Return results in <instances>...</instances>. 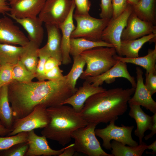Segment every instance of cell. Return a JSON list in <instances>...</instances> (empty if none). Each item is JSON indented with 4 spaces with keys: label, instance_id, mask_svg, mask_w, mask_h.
Wrapping results in <instances>:
<instances>
[{
    "label": "cell",
    "instance_id": "obj_1",
    "mask_svg": "<svg viewBox=\"0 0 156 156\" xmlns=\"http://www.w3.org/2000/svg\"><path fill=\"white\" fill-rule=\"evenodd\" d=\"M77 89L70 85L65 75L57 80L25 83L14 81L8 85V92L16 120L29 114L38 104L47 108L61 105Z\"/></svg>",
    "mask_w": 156,
    "mask_h": 156
},
{
    "label": "cell",
    "instance_id": "obj_2",
    "mask_svg": "<svg viewBox=\"0 0 156 156\" xmlns=\"http://www.w3.org/2000/svg\"><path fill=\"white\" fill-rule=\"evenodd\" d=\"M135 89L117 88L94 94L86 100L79 114L88 123L97 125L116 121L127 111Z\"/></svg>",
    "mask_w": 156,
    "mask_h": 156
},
{
    "label": "cell",
    "instance_id": "obj_3",
    "mask_svg": "<svg viewBox=\"0 0 156 156\" xmlns=\"http://www.w3.org/2000/svg\"><path fill=\"white\" fill-rule=\"evenodd\" d=\"M47 110L50 122L41 134L63 146L70 142L73 132L88 124L72 107L64 105L48 107Z\"/></svg>",
    "mask_w": 156,
    "mask_h": 156
},
{
    "label": "cell",
    "instance_id": "obj_4",
    "mask_svg": "<svg viewBox=\"0 0 156 156\" xmlns=\"http://www.w3.org/2000/svg\"><path fill=\"white\" fill-rule=\"evenodd\" d=\"M117 52L114 47H97L86 51L80 55L86 62V68L80 77L99 75L107 71L118 62L114 56Z\"/></svg>",
    "mask_w": 156,
    "mask_h": 156
},
{
    "label": "cell",
    "instance_id": "obj_5",
    "mask_svg": "<svg viewBox=\"0 0 156 156\" xmlns=\"http://www.w3.org/2000/svg\"><path fill=\"white\" fill-rule=\"evenodd\" d=\"M96 125L93 123H88L72 133L71 137L75 140L74 147L76 152L89 156H113L102 148L95 133Z\"/></svg>",
    "mask_w": 156,
    "mask_h": 156
},
{
    "label": "cell",
    "instance_id": "obj_6",
    "mask_svg": "<svg viewBox=\"0 0 156 156\" xmlns=\"http://www.w3.org/2000/svg\"><path fill=\"white\" fill-rule=\"evenodd\" d=\"M77 25L71 35V38H82L93 41L101 40V35L110 19H98L89 14H73Z\"/></svg>",
    "mask_w": 156,
    "mask_h": 156
},
{
    "label": "cell",
    "instance_id": "obj_7",
    "mask_svg": "<svg viewBox=\"0 0 156 156\" xmlns=\"http://www.w3.org/2000/svg\"><path fill=\"white\" fill-rule=\"evenodd\" d=\"M115 120H112L109 124L103 129H95V133L102 140V146L107 150H111V142L112 140H115L122 144L131 146H137L138 143L132 137L134 126H126L123 124L121 126L115 125Z\"/></svg>",
    "mask_w": 156,
    "mask_h": 156
},
{
    "label": "cell",
    "instance_id": "obj_8",
    "mask_svg": "<svg viewBox=\"0 0 156 156\" xmlns=\"http://www.w3.org/2000/svg\"><path fill=\"white\" fill-rule=\"evenodd\" d=\"M47 108L43 105L38 104L27 116L16 119L12 131L7 136L14 135L22 132H28L36 129L45 127L50 122Z\"/></svg>",
    "mask_w": 156,
    "mask_h": 156
},
{
    "label": "cell",
    "instance_id": "obj_9",
    "mask_svg": "<svg viewBox=\"0 0 156 156\" xmlns=\"http://www.w3.org/2000/svg\"><path fill=\"white\" fill-rule=\"evenodd\" d=\"M133 12L132 5L128 3L125 10L115 18H111L102 32L101 39L112 44L119 54L121 36L126 26L128 19Z\"/></svg>",
    "mask_w": 156,
    "mask_h": 156
},
{
    "label": "cell",
    "instance_id": "obj_10",
    "mask_svg": "<svg viewBox=\"0 0 156 156\" xmlns=\"http://www.w3.org/2000/svg\"><path fill=\"white\" fill-rule=\"evenodd\" d=\"M73 0H52L46 1L38 17L45 24L59 26L68 17Z\"/></svg>",
    "mask_w": 156,
    "mask_h": 156
},
{
    "label": "cell",
    "instance_id": "obj_11",
    "mask_svg": "<svg viewBox=\"0 0 156 156\" xmlns=\"http://www.w3.org/2000/svg\"><path fill=\"white\" fill-rule=\"evenodd\" d=\"M126 64L118 61L114 66L102 74L96 76L88 77L84 80L94 86L98 87L102 85L104 82L110 84L114 82L116 78L123 77L130 82L132 87L135 88L136 82L135 78L129 74Z\"/></svg>",
    "mask_w": 156,
    "mask_h": 156
},
{
    "label": "cell",
    "instance_id": "obj_12",
    "mask_svg": "<svg viewBox=\"0 0 156 156\" xmlns=\"http://www.w3.org/2000/svg\"><path fill=\"white\" fill-rule=\"evenodd\" d=\"M153 33H156V26L155 25L141 20L132 12L122 31L121 40L135 39Z\"/></svg>",
    "mask_w": 156,
    "mask_h": 156
},
{
    "label": "cell",
    "instance_id": "obj_13",
    "mask_svg": "<svg viewBox=\"0 0 156 156\" xmlns=\"http://www.w3.org/2000/svg\"><path fill=\"white\" fill-rule=\"evenodd\" d=\"M29 41L11 18L6 16L0 18V43L24 46Z\"/></svg>",
    "mask_w": 156,
    "mask_h": 156
},
{
    "label": "cell",
    "instance_id": "obj_14",
    "mask_svg": "<svg viewBox=\"0 0 156 156\" xmlns=\"http://www.w3.org/2000/svg\"><path fill=\"white\" fill-rule=\"evenodd\" d=\"M136 73L137 82L135 91L128 104L129 105L141 106L154 114L156 113V102L145 86L142 70L140 67H136Z\"/></svg>",
    "mask_w": 156,
    "mask_h": 156
},
{
    "label": "cell",
    "instance_id": "obj_15",
    "mask_svg": "<svg viewBox=\"0 0 156 156\" xmlns=\"http://www.w3.org/2000/svg\"><path fill=\"white\" fill-rule=\"evenodd\" d=\"M47 139L43 135H37L34 130L28 132L27 141L29 147L25 156H59L68 146L53 150L49 146Z\"/></svg>",
    "mask_w": 156,
    "mask_h": 156
},
{
    "label": "cell",
    "instance_id": "obj_16",
    "mask_svg": "<svg viewBox=\"0 0 156 156\" xmlns=\"http://www.w3.org/2000/svg\"><path fill=\"white\" fill-rule=\"evenodd\" d=\"M46 0H18L10 5L6 14L22 18L36 17L42 9Z\"/></svg>",
    "mask_w": 156,
    "mask_h": 156
},
{
    "label": "cell",
    "instance_id": "obj_17",
    "mask_svg": "<svg viewBox=\"0 0 156 156\" xmlns=\"http://www.w3.org/2000/svg\"><path fill=\"white\" fill-rule=\"evenodd\" d=\"M106 90L100 86H94L85 80L82 85L77 88L75 93L64 101L61 105H69L76 112L80 113L85 102L90 97Z\"/></svg>",
    "mask_w": 156,
    "mask_h": 156
},
{
    "label": "cell",
    "instance_id": "obj_18",
    "mask_svg": "<svg viewBox=\"0 0 156 156\" xmlns=\"http://www.w3.org/2000/svg\"><path fill=\"white\" fill-rule=\"evenodd\" d=\"M75 5L73 0L71 9L69 13L65 20L59 26L62 32L61 39V51L62 64L68 65L71 63L70 57V48L71 35L75 29L73 21V15Z\"/></svg>",
    "mask_w": 156,
    "mask_h": 156
},
{
    "label": "cell",
    "instance_id": "obj_19",
    "mask_svg": "<svg viewBox=\"0 0 156 156\" xmlns=\"http://www.w3.org/2000/svg\"><path fill=\"white\" fill-rule=\"evenodd\" d=\"M8 15L21 25L26 31L29 41L40 46L43 39L44 31L42 26L43 22L38 16L19 18Z\"/></svg>",
    "mask_w": 156,
    "mask_h": 156
},
{
    "label": "cell",
    "instance_id": "obj_20",
    "mask_svg": "<svg viewBox=\"0 0 156 156\" xmlns=\"http://www.w3.org/2000/svg\"><path fill=\"white\" fill-rule=\"evenodd\" d=\"M129 115L135 120L137 128L134 131L135 135L139 140V144L142 143L144 133L147 130H151L153 125V116L145 113L140 105H129Z\"/></svg>",
    "mask_w": 156,
    "mask_h": 156
},
{
    "label": "cell",
    "instance_id": "obj_21",
    "mask_svg": "<svg viewBox=\"0 0 156 156\" xmlns=\"http://www.w3.org/2000/svg\"><path fill=\"white\" fill-rule=\"evenodd\" d=\"M156 37V33H153L137 39L121 40L119 55L129 58L138 57L139 51L143 45L151 41L155 42Z\"/></svg>",
    "mask_w": 156,
    "mask_h": 156
},
{
    "label": "cell",
    "instance_id": "obj_22",
    "mask_svg": "<svg viewBox=\"0 0 156 156\" xmlns=\"http://www.w3.org/2000/svg\"><path fill=\"white\" fill-rule=\"evenodd\" d=\"M45 24L47 36V42L46 45L51 56L62 62V36L59 27L55 24Z\"/></svg>",
    "mask_w": 156,
    "mask_h": 156
},
{
    "label": "cell",
    "instance_id": "obj_23",
    "mask_svg": "<svg viewBox=\"0 0 156 156\" xmlns=\"http://www.w3.org/2000/svg\"><path fill=\"white\" fill-rule=\"evenodd\" d=\"M8 89V85L0 88V121L6 128L12 129L15 119L10 105Z\"/></svg>",
    "mask_w": 156,
    "mask_h": 156
},
{
    "label": "cell",
    "instance_id": "obj_24",
    "mask_svg": "<svg viewBox=\"0 0 156 156\" xmlns=\"http://www.w3.org/2000/svg\"><path fill=\"white\" fill-rule=\"evenodd\" d=\"M23 47L19 60L29 70L35 73L39 59L38 51L40 47L30 41Z\"/></svg>",
    "mask_w": 156,
    "mask_h": 156
},
{
    "label": "cell",
    "instance_id": "obj_25",
    "mask_svg": "<svg viewBox=\"0 0 156 156\" xmlns=\"http://www.w3.org/2000/svg\"><path fill=\"white\" fill-rule=\"evenodd\" d=\"M114 57L118 61L129 63L141 66L148 73L156 70V44L154 49H149L147 54L143 57L129 58L117 55Z\"/></svg>",
    "mask_w": 156,
    "mask_h": 156
},
{
    "label": "cell",
    "instance_id": "obj_26",
    "mask_svg": "<svg viewBox=\"0 0 156 156\" xmlns=\"http://www.w3.org/2000/svg\"><path fill=\"white\" fill-rule=\"evenodd\" d=\"M100 47H114L112 44L102 40L93 41L82 38H71L70 41V54L74 58L83 51L94 48Z\"/></svg>",
    "mask_w": 156,
    "mask_h": 156
},
{
    "label": "cell",
    "instance_id": "obj_27",
    "mask_svg": "<svg viewBox=\"0 0 156 156\" xmlns=\"http://www.w3.org/2000/svg\"><path fill=\"white\" fill-rule=\"evenodd\" d=\"M155 0H140L132 6L133 12L143 20L156 23Z\"/></svg>",
    "mask_w": 156,
    "mask_h": 156
},
{
    "label": "cell",
    "instance_id": "obj_28",
    "mask_svg": "<svg viewBox=\"0 0 156 156\" xmlns=\"http://www.w3.org/2000/svg\"><path fill=\"white\" fill-rule=\"evenodd\" d=\"M147 145L143 142L137 146H127L113 140L111 142V154L113 156H141L147 149Z\"/></svg>",
    "mask_w": 156,
    "mask_h": 156
},
{
    "label": "cell",
    "instance_id": "obj_29",
    "mask_svg": "<svg viewBox=\"0 0 156 156\" xmlns=\"http://www.w3.org/2000/svg\"><path fill=\"white\" fill-rule=\"evenodd\" d=\"M23 49V46L0 43V66L16 64L19 61Z\"/></svg>",
    "mask_w": 156,
    "mask_h": 156
},
{
    "label": "cell",
    "instance_id": "obj_30",
    "mask_svg": "<svg viewBox=\"0 0 156 156\" xmlns=\"http://www.w3.org/2000/svg\"><path fill=\"white\" fill-rule=\"evenodd\" d=\"M73 60L72 67L66 76L70 84L73 88H75L77 80L83 72L86 63L80 55L75 57Z\"/></svg>",
    "mask_w": 156,
    "mask_h": 156
},
{
    "label": "cell",
    "instance_id": "obj_31",
    "mask_svg": "<svg viewBox=\"0 0 156 156\" xmlns=\"http://www.w3.org/2000/svg\"><path fill=\"white\" fill-rule=\"evenodd\" d=\"M12 74L14 81L21 83L31 82L36 78V74L29 70L20 60L14 66Z\"/></svg>",
    "mask_w": 156,
    "mask_h": 156
},
{
    "label": "cell",
    "instance_id": "obj_32",
    "mask_svg": "<svg viewBox=\"0 0 156 156\" xmlns=\"http://www.w3.org/2000/svg\"><path fill=\"white\" fill-rule=\"evenodd\" d=\"M38 61L35 73L36 78L39 81L45 80L44 66L45 63L51 56L50 53L45 44L38 51Z\"/></svg>",
    "mask_w": 156,
    "mask_h": 156
},
{
    "label": "cell",
    "instance_id": "obj_33",
    "mask_svg": "<svg viewBox=\"0 0 156 156\" xmlns=\"http://www.w3.org/2000/svg\"><path fill=\"white\" fill-rule=\"evenodd\" d=\"M28 132H22L15 135L0 136V151L8 149L14 144L27 142Z\"/></svg>",
    "mask_w": 156,
    "mask_h": 156
},
{
    "label": "cell",
    "instance_id": "obj_34",
    "mask_svg": "<svg viewBox=\"0 0 156 156\" xmlns=\"http://www.w3.org/2000/svg\"><path fill=\"white\" fill-rule=\"evenodd\" d=\"M28 147L27 142L18 143L0 151V156H25Z\"/></svg>",
    "mask_w": 156,
    "mask_h": 156
},
{
    "label": "cell",
    "instance_id": "obj_35",
    "mask_svg": "<svg viewBox=\"0 0 156 156\" xmlns=\"http://www.w3.org/2000/svg\"><path fill=\"white\" fill-rule=\"evenodd\" d=\"M14 65L6 64L0 66V86L8 85L14 81L12 70Z\"/></svg>",
    "mask_w": 156,
    "mask_h": 156
},
{
    "label": "cell",
    "instance_id": "obj_36",
    "mask_svg": "<svg viewBox=\"0 0 156 156\" xmlns=\"http://www.w3.org/2000/svg\"><path fill=\"white\" fill-rule=\"evenodd\" d=\"M145 75V86L152 96L156 92V70L146 72Z\"/></svg>",
    "mask_w": 156,
    "mask_h": 156
},
{
    "label": "cell",
    "instance_id": "obj_37",
    "mask_svg": "<svg viewBox=\"0 0 156 156\" xmlns=\"http://www.w3.org/2000/svg\"><path fill=\"white\" fill-rule=\"evenodd\" d=\"M101 18L110 19L112 17L113 9L112 0H101L100 4Z\"/></svg>",
    "mask_w": 156,
    "mask_h": 156
},
{
    "label": "cell",
    "instance_id": "obj_38",
    "mask_svg": "<svg viewBox=\"0 0 156 156\" xmlns=\"http://www.w3.org/2000/svg\"><path fill=\"white\" fill-rule=\"evenodd\" d=\"M76 10L75 14L86 15L89 14L91 3L89 0H73Z\"/></svg>",
    "mask_w": 156,
    "mask_h": 156
},
{
    "label": "cell",
    "instance_id": "obj_39",
    "mask_svg": "<svg viewBox=\"0 0 156 156\" xmlns=\"http://www.w3.org/2000/svg\"><path fill=\"white\" fill-rule=\"evenodd\" d=\"M113 14L115 18L120 15L126 9L128 3L127 0H112Z\"/></svg>",
    "mask_w": 156,
    "mask_h": 156
},
{
    "label": "cell",
    "instance_id": "obj_40",
    "mask_svg": "<svg viewBox=\"0 0 156 156\" xmlns=\"http://www.w3.org/2000/svg\"><path fill=\"white\" fill-rule=\"evenodd\" d=\"M63 72L59 66H56L45 73V80H57L62 79L64 76Z\"/></svg>",
    "mask_w": 156,
    "mask_h": 156
},
{
    "label": "cell",
    "instance_id": "obj_41",
    "mask_svg": "<svg viewBox=\"0 0 156 156\" xmlns=\"http://www.w3.org/2000/svg\"><path fill=\"white\" fill-rule=\"evenodd\" d=\"M62 64V62L56 59L50 57L47 60L44 66L45 73L52 70L55 67L59 66Z\"/></svg>",
    "mask_w": 156,
    "mask_h": 156
},
{
    "label": "cell",
    "instance_id": "obj_42",
    "mask_svg": "<svg viewBox=\"0 0 156 156\" xmlns=\"http://www.w3.org/2000/svg\"><path fill=\"white\" fill-rule=\"evenodd\" d=\"M7 0H0V13L5 15L10 12V8L7 2Z\"/></svg>",
    "mask_w": 156,
    "mask_h": 156
},
{
    "label": "cell",
    "instance_id": "obj_43",
    "mask_svg": "<svg viewBox=\"0 0 156 156\" xmlns=\"http://www.w3.org/2000/svg\"><path fill=\"white\" fill-rule=\"evenodd\" d=\"M152 116L153 125L151 129V131L149 134L144 137V139L146 140H147L152 138L156 133V113L154 114Z\"/></svg>",
    "mask_w": 156,
    "mask_h": 156
},
{
    "label": "cell",
    "instance_id": "obj_44",
    "mask_svg": "<svg viewBox=\"0 0 156 156\" xmlns=\"http://www.w3.org/2000/svg\"><path fill=\"white\" fill-rule=\"evenodd\" d=\"M74 143L68 145L63 152L59 156H72L76 152L74 147Z\"/></svg>",
    "mask_w": 156,
    "mask_h": 156
},
{
    "label": "cell",
    "instance_id": "obj_45",
    "mask_svg": "<svg viewBox=\"0 0 156 156\" xmlns=\"http://www.w3.org/2000/svg\"><path fill=\"white\" fill-rule=\"evenodd\" d=\"M12 131L5 127L0 121V136H5L7 135Z\"/></svg>",
    "mask_w": 156,
    "mask_h": 156
},
{
    "label": "cell",
    "instance_id": "obj_46",
    "mask_svg": "<svg viewBox=\"0 0 156 156\" xmlns=\"http://www.w3.org/2000/svg\"><path fill=\"white\" fill-rule=\"evenodd\" d=\"M147 149L151 150L152 151L151 152L146 151V153L147 154L155 155L156 153V140H155L150 145H147Z\"/></svg>",
    "mask_w": 156,
    "mask_h": 156
},
{
    "label": "cell",
    "instance_id": "obj_47",
    "mask_svg": "<svg viewBox=\"0 0 156 156\" xmlns=\"http://www.w3.org/2000/svg\"><path fill=\"white\" fill-rule=\"evenodd\" d=\"M140 0H127L128 3L130 4L132 6H133L136 4Z\"/></svg>",
    "mask_w": 156,
    "mask_h": 156
},
{
    "label": "cell",
    "instance_id": "obj_48",
    "mask_svg": "<svg viewBox=\"0 0 156 156\" xmlns=\"http://www.w3.org/2000/svg\"><path fill=\"white\" fill-rule=\"evenodd\" d=\"M8 0L9 2V4L10 5H11L14 3L15 2H16L18 0Z\"/></svg>",
    "mask_w": 156,
    "mask_h": 156
},
{
    "label": "cell",
    "instance_id": "obj_49",
    "mask_svg": "<svg viewBox=\"0 0 156 156\" xmlns=\"http://www.w3.org/2000/svg\"><path fill=\"white\" fill-rule=\"evenodd\" d=\"M52 0H46V1H51Z\"/></svg>",
    "mask_w": 156,
    "mask_h": 156
},
{
    "label": "cell",
    "instance_id": "obj_50",
    "mask_svg": "<svg viewBox=\"0 0 156 156\" xmlns=\"http://www.w3.org/2000/svg\"><path fill=\"white\" fill-rule=\"evenodd\" d=\"M2 86H0V88H1V87Z\"/></svg>",
    "mask_w": 156,
    "mask_h": 156
}]
</instances>
